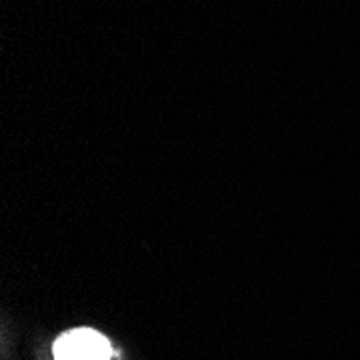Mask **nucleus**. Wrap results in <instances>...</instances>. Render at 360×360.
Instances as JSON below:
<instances>
[{
  "label": "nucleus",
  "instance_id": "1",
  "mask_svg": "<svg viewBox=\"0 0 360 360\" xmlns=\"http://www.w3.org/2000/svg\"><path fill=\"white\" fill-rule=\"evenodd\" d=\"M110 354L108 339L91 328L70 330L54 343V360H108Z\"/></svg>",
  "mask_w": 360,
  "mask_h": 360
}]
</instances>
